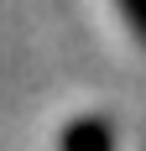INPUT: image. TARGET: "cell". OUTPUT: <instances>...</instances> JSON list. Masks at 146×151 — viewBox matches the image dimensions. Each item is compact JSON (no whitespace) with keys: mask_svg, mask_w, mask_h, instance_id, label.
Listing matches in <instances>:
<instances>
[{"mask_svg":"<svg viewBox=\"0 0 146 151\" xmlns=\"http://www.w3.org/2000/svg\"><path fill=\"white\" fill-rule=\"evenodd\" d=\"M68 151H110V136H104L99 120H84L68 130Z\"/></svg>","mask_w":146,"mask_h":151,"instance_id":"obj_1","label":"cell"}]
</instances>
